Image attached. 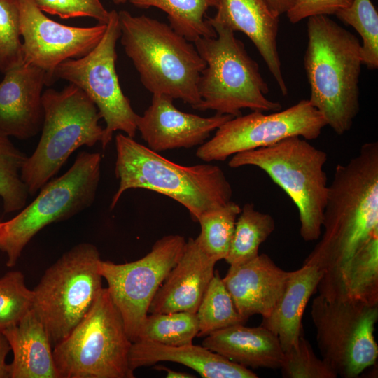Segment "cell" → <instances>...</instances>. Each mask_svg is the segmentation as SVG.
Listing matches in <instances>:
<instances>
[{"instance_id":"1","label":"cell","mask_w":378,"mask_h":378,"mask_svg":"<svg viewBox=\"0 0 378 378\" xmlns=\"http://www.w3.org/2000/svg\"><path fill=\"white\" fill-rule=\"evenodd\" d=\"M324 232L307 259L323 270L317 289L324 295L355 253L378 232V143L362 145L348 162L337 164L328 185Z\"/></svg>"},{"instance_id":"2","label":"cell","mask_w":378,"mask_h":378,"mask_svg":"<svg viewBox=\"0 0 378 378\" xmlns=\"http://www.w3.org/2000/svg\"><path fill=\"white\" fill-rule=\"evenodd\" d=\"M304 66L310 86L309 102L338 135L349 132L360 110L363 64L357 37L328 15L308 18Z\"/></svg>"},{"instance_id":"3","label":"cell","mask_w":378,"mask_h":378,"mask_svg":"<svg viewBox=\"0 0 378 378\" xmlns=\"http://www.w3.org/2000/svg\"><path fill=\"white\" fill-rule=\"evenodd\" d=\"M115 174L119 186L113 195V209L130 189H146L179 202L197 222L206 211L231 201L232 188L217 165L183 166L175 163L122 133L115 136Z\"/></svg>"},{"instance_id":"4","label":"cell","mask_w":378,"mask_h":378,"mask_svg":"<svg viewBox=\"0 0 378 378\" xmlns=\"http://www.w3.org/2000/svg\"><path fill=\"white\" fill-rule=\"evenodd\" d=\"M120 42L144 88L197 109L198 81L206 63L195 46L169 24L128 11L118 13Z\"/></svg>"},{"instance_id":"5","label":"cell","mask_w":378,"mask_h":378,"mask_svg":"<svg viewBox=\"0 0 378 378\" xmlns=\"http://www.w3.org/2000/svg\"><path fill=\"white\" fill-rule=\"evenodd\" d=\"M207 20V19H206ZM216 33L214 38H200L195 46L206 63L198 81L200 103L196 110L237 117L242 108L278 111L279 102L267 99L269 88L258 64L248 54L234 31L219 23L208 21Z\"/></svg>"},{"instance_id":"6","label":"cell","mask_w":378,"mask_h":378,"mask_svg":"<svg viewBox=\"0 0 378 378\" xmlns=\"http://www.w3.org/2000/svg\"><path fill=\"white\" fill-rule=\"evenodd\" d=\"M42 102L41 135L20 172L31 196L54 178L76 150L83 146L92 147L104 135L96 105L75 85L69 83L59 91L46 90Z\"/></svg>"},{"instance_id":"7","label":"cell","mask_w":378,"mask_h":378,"mask_svg":"<svg viewBox=\"0 0 378 378\" xmlns=\"http://www.w3.org/2000/svg\"><path fill=\"white\" fill-rule=\"evenodd\" d=\"M328 155L300 136H290L266 147L238 153L231 168L254 166L263 170L294 202L299 212L300 232L305 241L322 232L328 185L323 167Z\"/></svg>"},{"instance_id":"8","label":"cell","mask_w":378,"mask_h":378,"mask_svg":"<svg viewBox=\"0 0 378 378\" xmlns=\"http://www.w3.org/2000/svg\"><path fill=\"white\" fill-rule=\"evenodd\" d=\"M132 342L106 288L72 331L52 349L58 378H133Z\"/></svg>"},{"instance_id":"9","label":"cell","mask_w":378,"mask_h":378,"mask_svg":"<svg viewBox=\"0 0 378 378\" xmlns=\"http://www.w3.org/2000/svg\"><path fill=\"white\" fill-rule=\"evenodd\" d=\"M99 153L80 151L71 167L39 190L35 200L4 222L0 250L8 267L16 265L22 251L46 226L69 219L94 202L101 176Z\"/></svg>"},{"instance_id":"10","label":"cell","mask_w":378,"mask_h":378,"mask_svg":"<svg viewBox=\"0 0 378 378\" xmlns=\"http://www.w3.org/2000/svg\"><path fill=\"white\" fill-rule=\"evenodd\" d=\"M100 261L94 245H76L46 270L33 290L32 309L52 346L84 318L102 289Z\"/></svg>"},{"instance_id":"11","label":"cell","mask_w":378,"mask_h":378,"mask_svg":"<svg viewBox=\"0 0 378 378\" xmlns=\"http://www.w3.org/2000/svg\"><path fill=\"white\" fill-rule=\"evenodd\" d=\"M311 316L322 359L337 377L356 378L374 365L378 305L331 300L319 294L312 302Z\"/></svg>"},{"instance_id":"12","label":"cell","mask_w":378,"mask_h":378,"mask_svg":"<svg viewBox=\"0 0 378 378\" xmlns=\"http://www.w3.org/2000/svg\"><path fill=\"white\" fill-rule=\"evenodd\" d=\"M120 36L118 13L110 11L105 33L97 46L86 55L67 59L57 66L54 78L81 89L94 103L106 122L101 141L105 150L113 133L122 131L134 138L137 131L136 113L122 90L115 69L116 44Z\"/></svg>"},{"instance_id":"13","label":"cell","mask_w":378,"mask_h":378,"mask_svg":"<svg viewBox=\"0 0 378 378\" xmlns=\"http://www.w3.org/2000/svg\"><path fill=\"white\" fill-rule=\"evenodd\" d=\"M326 126L323 116L308 99L270 114L252 111L221 125L211 139L198 147L196 156L206 162L224 161L238 153L266 147L290 136L316 139Z\"/></svg>"},{"instance_id":"14","label":"cell","mask_w":378,"mask_h":378,"mask_svg":"<svg viewBox=\"0 0 378 378\" xmlns=\"http://www.w3.org/2000/svg\"><path fill=\"white\" fill-rule=\"evenodd\" d=\"M186 244L180 234L165 235L139 260L122 264L99 262V273L107 282L108 292L132 342L157 290L182 256Z\"/></svg>"},{"instance_id":"15","label":"cell","mask_w":378,"mask_h":378,"mask_svg":"<svg viewBox=\"0 0 378 378\" xmlns=\"http://www.w3.org/2000/svg\"><path fill=\"white\" fill-rule=\"evenodd\" d=\"M23 62L43 71L47 84L62 62L90 52L102 38L106 24L88 27H71L48 18L33 0H18Z\"/></svg>"},{"instance_id":"16","label":"cell","mask_w":378,"mask_h":378,"mask_svg":"<svg viewBox=\"0 0 378 378\" xmlns=\"http://www.w3.org/2000/svg\"><path fill=\"white\" fill-rule=\"evenodd\" d=\"M173 100L167 95L154 94L150 105L136 118L142 139L150 149L158 153L200 146L214 130L233 118L226 114L202 117L185 113L174 106Z\"/></svg>"},{"instance_id":"17","label":"cell","mask_w":378,"mask_h":378,"mask_svg":"<svg viewBox=\"0 0 378 378\" xmlns=\"http://www.w3.org/2000/svg\"><path fill=\"white\" fill-rule=\"evenodd\" d=\"M4 74L0 83V132L20 140L31 139L41 131L43 123L46 75L24 62Z\"/></svg>"},{"instance_id":"18","label":"cell","mask_w":378,"mask_h":378,"mask_svg":"<svg viewBox=\"0 0 378 378\" xmlns=\"http://www.w3.org/2000/svg\"><path fill=\"white\" fill-rule=\"evenodd\" d=\"M290 272L279 267L266 254L242 264L230 265L222 279L240 316L268 317L281 298Z\"/></svg>"},{"instance_id":"19","label":"cell","mask_w":378,"mask_h":378,"mask_svg":"<svg viewBox=\"0 0 378 378\" xmlns=\"http://www.w3.org/2000/svg\"><path fill=\"white\" fill-rule=\"evenodd\" d=\"M217 12L207 20L244 33L255 46L281 93L286 96L288 88L283 77L277 49L279 15L267 0H219Z\"/></svg>"},{"instance_id":"20","label":"cell","mask_w":378,"mask_h":378,"mask_svg":"<svg viewBox=\"0 0 378 378\" xmlns=\"http://www.w3.org/2000/svg\"><path fill=\"white\" fill-rule=\"evenodd\" d=\"M216 262L201 249L196 239L189 238L182 256L157 290L148 314L196 313Z\"/></svg>"},{"instance_id":"21","label":"cell","mask_w":378,"mask_h":378,"mask_svg":"<svg viewBox=\"0 0 378 378\" xmlns=\"http://www.w3.org/2000/svg\"><path fill=\"white\" fill-rule=\"evenodd\" d=\"M161 361L186 365L204 378H257L258 376L244 366L234 363L204 346L192 344L169 346L148 340L132 342L130 367L132 371Z\"/></svg>"},{"instance_id":"22","label":"cell","mask_w":378,"mask_h":378,"mask_svg":"<svg viewBox=\"0 0 378 378\" xmlns=\"http://www.w3.org/2000/svg\"><path fill=\"white\" fill-rule=\"evenodd\" d=\"M202 346L246 368L279 369L284 357L277 335L261 325L218 330L206 336Z\"/></svg>"},{"instance_id":"23","label":"cell","mask_w":378,"mask_h":378,"mask_svg":"<svg viewBox=\"0 0 378 378\" xmlns=\"http://www.w3.org/2000/svg\"><path fill=\"white\" fill-rule=\"evenodd\" d=\"M323 273L316 262L306 259L301 268L290 272L281 298L272 314L262 318L261 326L277 335L284 351L303 335V313Z\"/></svg>"},{"instance_id":"24","label":"cell","mask_w":378,"mask_h":378,"mask_svg":"<svg viewBox=\"0 0 378 378\" xmlns=\"http://www.w3.org/2000/svg\"><path fill=\"white\" fill-rule=\"evenodd\" d=\"M2 332L13 354L10 378H58L52 344L33 309Z\"/></svg>"},{"instance_id":"25","label":"cell","mask_w":378,"mask_h":378,"mask_svg":"<svg viewBox=\"0 0 378 378\" xmlns=\"http://www.w3.org/2000/svg\"><path fill=\"white\" fill-rule=\"evenodd\" d=\"M323 297L378 305V232L352 256Z\"/></svg>"},{"instance_id":"26","label":"cell","mask_w":378,"mask_h":378,"mask_svg":"<svg viewBox=\"0 0 378 378\" xmlns=\"http://www.w3.org/2000/svg\"><path fill=\"white\" fill-rule=\"evenodd\" d=\"M116 4H130L136 8H158L167 15L169 26L188 41L216 36L215 29L206 20V11L217 8L219 0H112Z\"/></svg>"},{"instance_id":"27","label":"cell","mask_w":378,"mask_h":378,"mask_svg":"<svg viewBox=\"0 0 378 378\" xmlns=\"http://www.w3.org/2000/svg\"><path fill=\"white\" fill-rule=\"evenodd\" d=\"M274 229L275 221L270 214L256 210L252 203L245 204L237 218L225 261L237 265L253 259Z\"/></svg>"},{"instance_id":"28","label":"cell","mask_w":378,"mask_h":378,"mask_svg":"<svg viewBox=\"0 0 378 378\" xmlns=\"http://www.w3.org/2000/svg\"><path fill=\"white\" fill-rule=\"evenodd\" d=\"M199 330L196 313L148 314L141 324L135 341L148 340L169 346H183L192 344Z\"/></svg>"},{"instance_id":"29","label":"cell","mask_w":378,"mask_h":378,"mask_svg":"<svg viewBox=\"0 0 378 378\" xmlns=\"http://www.w3.org/2000/svg\"><path fill=\"white\" fill-rule=\"evenodd\" d=\"M241 209L231 200L222 206L206 211L197 220L201 231L196 240L201 249L216 262L225 260L228 254Z\"/></svg>"},{"instance_id":"30","label":"cell","mask_w":378,"mask_h":378,"mask_svg":"<svg viewBox=\"0 0 378 378\" xmlns=\"http://www.w3.org/2000/svg\"><path fill=\"white\" fill-rule=\"evenodd\" d=\"M199 332L197 337L246 321L238 313L234 302L218 271L209 282L196 312Z\"/></svg>"},{"instance_id":"31","label":"cell","mask_w":378,"mask_h":378,"mask_svg":"<svg viewBox=\"0 0 378 378\" xmlns=\"http://www.w3.org/2000/svg\"><path fill=\"white\" fill-rule=\"evenodd\" d=\"M27 158L10 137L0 132V198L5 213L22 209L29 195L21 178V169Z\"/></svg>"},{"instance_id":"32","label":"cell","mask_w":378,"mask_h":378,"mask_svg":"<svg viewBox=\"0 0 378 378\" xmlns=\"http://www.w3.org/2000/svg\"><path fill=\"white\" fill-rule=\"evenodd\" d=\"M360 36L363 64L369 70L378 68V13L371 0H353L335 14Z\"/></svg>"},{"instance_id":"33","label":"cell","mask_w":378,"mask_h":378,"mask_svg":"<svg viewBox=\"0 0 378 378\" xmlns=\"http://www.w3.org/2000/svg\"><path fill=\"white\" fill-rule=\"evenodd\" d=\"M33 290L29 289L21 272L10 271L0 278V331L18 324L33 306Z\"/></svg>"},{"instance_id":"34","label":"cell","mask_w":378,"mask_h":378,"mask_svg":"<svg viewBox=\"0 0 378 378\" xmlns=\"http://www.w3.org/2000/svg\"><path fill=\"white\" fill-rule=\"evenodd\" d=\"M18 0H0V71L23 63Z\"/></svg>"},{"instance_id":"35","label":"cell","mask_w":378,"mask_h":378,"mask_svg":"<svg viewBox=\"0 0 378 378\" xmlns=\"http://www.w3.org/2000/svg\"><path fill=\"white\" fill-rule=\"evenodd\" d=\"M284 378H336L337 374L315 354L309 342L302 335L298 343L284 351L279 368Z\"/></svg>"},{"instance_id":"36","label":"cell","mask_w":378,"mask_h":378,"mask_svg":"<svg viewBox=\"0 0 378 378\" xmlns=\"http://www.w3.org/2000/svg\"><path fill=\"white\" fill-rule=\"evenodd\" d=\"M33 1L41 11L64 19L90 17L101 24H107L109 20L110 12L106 10L100 0Z\"/></svg>"},{"instance_id":"37","label":"cell","mask_w":378,"mask_h":378,"mask_svg":"<svg viewBox=\"0 0 378 378\" xmlns=\"http://www.w3.org/2000/svg\"><path fill=\"white\" fill-rule=\"evenodd\" d=\"M353 0H295L286 12L288 20L297 23L316 15H335L340 9L349 7Z\"/></svg>"},{"instance_id":"38","label":"cell","mask_w":378,"mask_h":378,"mask_svg":"<svg viewBox=\"0 0 378 378\" xmlns=\"http://www.w3.org/2000/svg\"><path fill=\"white\" fill-rule=\"evenodd\" d=\"M10 351V344L5 335L0 331V378H10V365L6 362Z\"/></svg>"},{"instance_id":"39","label":"cell","mask_w":378,"mask_h":378,"mask_svg":"<svg viewBox=\"0 0 378 378\" xmlns=\"http://www.w3.org/2000/svg\"><path fill=\"white\" fill-rule=\"evenodd\" d=\"M295 0H267L272 9L278 15L286 13Z\"/></svg>"},{"instance_id":"40","label":"cell","mask_w":378,"mask_h":378,"mask_svg":"<svg viewBox=\"0 0 378 378\" xmlns=\"http://www.w3.org/2000/svg\"><path fill=\"white\" fill-rule=\"evenodd\" d=\"M154 368L157 370H162L167 372V377L169 378H194L196 377L195 376L186 373V372H176L171 369H169L167 367L163 366V365H155Z\"/></svg>"},{"instance_id":"41","label":"cell","mask_w":378,"mask_h":378,"mask_svg":"<svg viewBox=\"0 0 378 378\" xmlns=\"http://www.w3.org/2000/svg\"><path fill=\"white\" fill-rule=\"evenodd\" d=\"M3 225H4V222H0V237L3 232Z\"/></svg>"}]
</instances>
